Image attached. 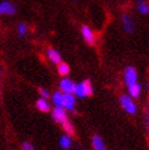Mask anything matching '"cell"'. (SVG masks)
<instances>
[{
	"instance_id": "1",
	"label": "cell",
	"mask_w": 149,
	"mask_h": 150,
	"mask_svg": "<svg viewBox=\"0 0 149 150\" xmlns=\"http://www.w3.org/2000/svg\"><path fill=\"white\" fill-rule=\"evenodd\" d=\"M118 103H120L121 108L127 112V114H130V115L137 114V105L128 94H121L120 98H118Z\"/></svg>"
},
{
	"instance_id": "2",
	"label": "cell",
	"mask_w": 149,
	"mask_h": 150,
	"mask_svg": "<svg viewBox=\"0 0 149 150\" xmlns=\"http://www.w3.org/2000/svg\"><path fill=\"white\" fill-rule=\"evenodd\" d=\"M123 82L126 86H130L132 83L138 82V73L137 70L133 66H127L123 71Z\"/></svg>"
},
{
	"instance_id": "3",
	"label": "cell",
	"mask_w": 149,
	"mask_h": 150,
	"mask_svg": "<svg viewBox=\"0 0 149 150\" xmlns=\"http://www.w3.org/2000/svg\"><path fill=\"white\" fill-rule=\"evenodd\" d=\"M81 34H82V38L84 39V42L88 44V45H94L95 43V34L93 32V29L87 26V25H83L81 27Z\"/></svg>"
},
{
	"instance_id": "4",
	"label": "cell",
	"mask_w": 149,
	"mask_h": 150,
	"mask_svg": "<svg viewBox=\"0 0 149 150\" xmlns=\"http://www.w3.org/2000/svg\"><path fill=\"white\" fill-rule=\"evenodd\" d=\"M51 117H53V120L55 122L57 123H64L66 120H67V112H66V110L64 108H60V106H55L53 109V112H51Z\"/></svg>"
},
{
	"instance_id": "5",
	"label": "cell",
	"mask_w": 149,
	"mask_h": 150,
	"mask_svg": "<svg viewBox=\"0 0 149 150\" xmlns=\"http://www.w3.org/2000/svg\"><path fill=\"white\" fill-rule=\"evenodd\" d=\"M74 82H72V79L67 78V77H62V79L59 83V87H60V92L64 94H73L74 91Z\"/></svg>"
},
{
	"instance_id": "6",
	"label": "cell",
	"mask_w": 149,
	"mask_h": 150,
	"mask_svg": "<svg viewBox=\"0 0 149 150\" xmlns=\"http://www.w3.org/2000/svg\"><path fill=\"white\" fill-rule=\"evenodd\" d=\"M62 108L66 111H74V109H76V98H74L73 94H64Z\"/></svg>"
},
{
	"instance_id": "7",
	"label": "cell",
	"mask_w": 149,
	"mask_h": 150,
	"mask_svg": "<svg viewBox=\"0 0 149 150\" xmlns=\"http://www.w3.org/2000/svg\"><path fill=\"white\" fill-rule=\"evenodd\" d=\"M121 22H122V27L126 33H132L135 31V21H133V18L130 15L123 13L121 16Z\"/></svg>"
},
{
	"instance_id": "8",
	"label": "cell",
	"mask_w": 149,
	"mask_h": 150,
	"mask_svg": "<svg viewBox=\"0 0 149 150\" xmlns=\"http://www.w3.org/2000/svg\"><path fill=\"white\" fill-rule=\"evenodd\" d=\"M142 84L138 83V82H136V83H132L130 86H127V92H128V95L131 96L132 99H137L140 96V94H142Z\"/></svg>"
},
{
	"instance_id": "9",
	"label": "cell",
	"mask_w": 149,
	"mask_h": 150,
	"mask_svg": "<svg viewBox=\"0 0 149 150\" xmlns=\"http://www.w3.org/2000/svg\"><path fill=\"white\" fill-rule=\"evenodd\" d=\"M16 12V6L10 1H1L0 3V15H7L12 16Z\"/></svg>"
},
{
	"instance_id": "10",
	"label": "cell",
	"mask_w": 149,
	"mask_h": 150,
	"mask_svg": "<svg viewBox=\"0 0 149 150\" xmlns=\"http://www.w3.org/2000/svg\"><path fill=\"white\" fill-rule=\"evenodd\" d=\"M92 148L93 150H106V146H105V143H104V140L100 136H98V134H94V136L92 137Z\"/></svg>"
},
{
	"instance_id": "11",
	"label": "cell",
	"mask_w": 149,
	"mask_h": 150,
	"mask_svg": "<svg viewBox=\"0 0 149 150\" xmlns=\"http://www.w3.org/2000/svg\"><path fill=\"white\" fill-rule=\"evenodd\" d=\"M47 55H48V59L50 60L53 64H60L61 62V55H60V52H59L57 50L53 49V48H49L47 50Z\"/></svg>"
},
{
	"instance_id": "12",
	"label": "cell",
	"mask_w": 149,
	"mask_h": 150,
	"mask_svg": "<svg viewBox=\"0 0 149 150\" xmlns=\"http://www.w3.org/2000/svg\"><path fill=\"white\" fill-rule=\"evenodd\" d=\"M59 146H60L62 150H69L72 146V140L71 137L67 136V134H62L59 139Z\"/></svg>"
},
{
	"instance_id": "13",
	"label": "cell",
	"mask_w": 149,
	"mask_h": 150,
	"mask_svg": "<svg viewBox=\"0 0 149 150\" xmlns=\"http://www.w3.org/2000/svg\"><path fill=\"white\" fill-rule=\"evenodd\" d=\"M35 106L39 111L42 112H48L50 111V103L48 101V99H43V98H39L35 103Z\"/></svg>"
},
{
	"instance_id": "14",
	"label": "cell",
	"mask_w": 149,
	"mask_h": 150,
	"mask_svg": "<svg viewBox=\"0 0 149 150\" xmlns=\"http://www.w3.org/2000/svg\"><path fill=\"white\" fill-rule=\"evenodd\" d=\"M136 6H137V10L140 15H148L149 13V3L147 0H138Z\"/></svg>"
},
{
	"instance_id": "15",
	"label": "cell",
	"mask_w": 149,
	"mask_h": 150,
	"mask_svg": "<svg viewBox=\"0 0 149 150\" xmlns=\"http://www.w3.org/2000/svg\"><path fill=\"white\" fill-rule=\"evenodd\" d=\"M62 99H64V93H61L60 91L55 92L53 95H51V101L55 106H60L62 108Z\"/></svg>"
},
{
	"instance_id": "16",
	"label": "cell",
	"mask_w": 149,
	"mask_h": 150,
	"mask_svg": "<svg viewBox=\"0 0 149 150\" xmlns=\"http://www.w3.org/2000/svg\"><path fill=\"white\" fill-rule=\"evenodd\" d=\"M82 84V88H83V91L86 93V96H92L93 95V84L92 82L89 79H86L83 82H81Z\"/></svg>"
},
{
	"instance_id": "17",
	"label": "cell",
	"mask_w": 149,
	"mask_h": 150,
	"mask_svg": "<svg viewBox=\"0 0 149 150\" xmlns=\"http://www.w3.org/2000/svg\"><path fill=\"white\" fill-rule=\"evenodd\" d=\"M57 73L60 74V76H62V77H66L70 73V66L66 62L61 61L60 64H57Z\"/></svg>"
},
{
	"instance_id": "18",
	"label": "cell",
	"mask_w": 149,
	"mask_h": 150,
	"mask_svg": "<svg viewBox=\"0 0 149 150\" xmlns=\"http://www.w3.org/2000/svg\"><path fill=\"white\" fill-rule=\"evenodd\" d=\"M73 95H74V98H78V99H84L87 98L86 96V93L83 91V88H82V84L81 83H76L74 84V91H73Z\"/></svg>"
},
{
	"instance_id": "19",
	"label": "cell",
	"mask_w": 149,
	"mask_h": 150,
	"mask_svg": "<svg viewBox=\"0 0 149 150\" xmlns=\"http://www.w3.org/2000/svg\"><path fill=\"white\" fill-rule=\"evenodd\" d=\"M61 126H62V129L66 132V134H67V136H73V134H74V127H73L72 122L70 121L69 118L66 120L64 123H61Z\"/></svg>"
},
{
	"instance_id": "20",
	"label": "cell",
	"mask_w": 149,
	"mask_h": 150,
	"mask_svg": "<svg viewBox=\"0 0 149 150\" xmlns=\"http://www.w3.org/2000/svg\"><path fill=\"white\" fill-rule=\"evenodd\" d=\"M17 32H18V34H20L21 37H25L26 33H27V27H26V25H25V23H18V26H17Z\"/></svg>"
},
{
	"instance_id": "21",
	"label": "cell",
	"mask_w": 149,
	"mask_h": 150,
	"mask_svg": "<svg viewBox=\"0 0 149 150\" xmlns=\"http://www.w3.org/2000/svg\"><path fill=\"white\" fill-rule=\"evenodd\" d=\"M38 92H39V94H40V98H43V99H48L49 96H50L49 92L47 91V89H44V88H39Z\"/></svg>"
},
{
	"instance_id": "22",
	"label": "cell",
	"mask_w": 149,
	"mask_h": 150,
	"mask_svg": "<svg viewBox=\"0 0 149 150\" xmlns=\"http://www.w3.org/2000/svg\"><path fill=\"white\" fill-rule=\"evenodd\" d=\"M22 150H34V148H33V145L31 143L26 142V143L22 144Z\"/></svg>"
},
{
	"instance_id": "23",
	"label": "cell",
	"mask_w": 149,
	"mask_h": 150,
	"mask_svg": "<svg viewBox=\"0 0 149 150\" xmlns=\"http://www.w3.org/2000/svg\"><path fill=\"white\" fill-rule=\"evenodd\" d=\"M145 123L149 128V108H147V112H145Z\"/></svg>"
}]
</instances>
